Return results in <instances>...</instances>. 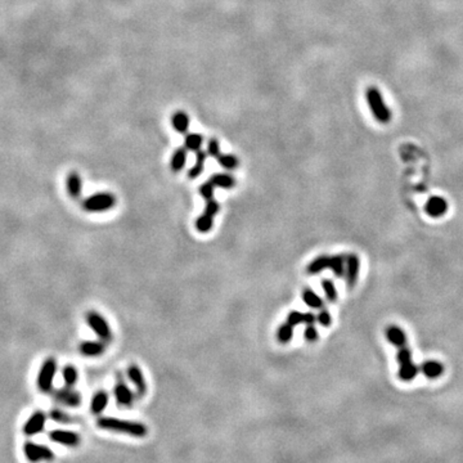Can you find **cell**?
I'll list each match as a JSON object with an SVG mask.
<instances>
[{
    "label": "cell",
    "mask_w": 463,
    "mask_h": 463,
    "mask_svg": "<svg viewBox=\"0 0 463 463\" xmlns=\"http://www.w3.org/2000/svg\"><path fill=\"white\" fill-rule=\"evenodd\" d=\"M99 429L108 430V431L119 432L125 435L133 436V438H144L147 436L148 429L146 425L138 421H130V420H121L116 417H102L97 421Z\"/></svg>",
    "instance_id": "cell-1"
},
{
    "label": "cell",
    "mask_w": 463,
    "mask_h": 463,
    "mask_svg": "<svg viewBox=\"0 0 463 463\" xmlns=\"http://www.w3.org/2000/svg\"><path fill=\"white\" fill-rule=\"evenodd\" d=\"M365 98H367L369 110L372 111V115L376 120L382 124H387L391 120V112L387 108L385 99L382 97L381 91L376 86H369L365 90Z\"/></svg>",
    "instance_id": "cell-2"
},
{
    "label": "cell",
    "mask_w": 463,
    "mask_h": 463,
    "mask_svg": "<svg viewBox=\"0 0 463 463\" xmlns=\"http://www.w3.org/2000/svg\"><path fill=\"white\" fill-rule=\"evenodd\" d=\"M117 204V198L110 192H98L89 196L82 201L81 207L86 212H106L113 209Z\"/></svg>",
    "instance_id": "cell-3"
},
{
    "label": "cell",
    "mask_w": 463,
    "mask_h": 463,
    "mask_svg": "<svg viewBox=\"0 0 463 463\" xmlns=\"http://www.w3.org/2000/svg\"><path fill=\"white\" fill-rule=\"evenodd\" d=\"M57 373V360L54 358H48L40 367L37 373V389L40 393L48 394L53 390V381Z\"/></svg>",
    "instance_id": "cell-4"
},
{
    "label": "cell",
    "mask_w": 463,
    "mask_h": 463,
    "mask_svg": "<svg viewBox=\"0 0 463 463\" xmlns=\"http://www.w3.org/2000/svg\"><path fill=\"white\" fill-rule=\"evenodd\" d=\"M86 323H88L89 328L98 336L99 340H102L103 342L112 341V331H111L110 325H108L105 316L91 310L86 314Z\"/></svg>",
    "instance_id": "cell-5"
},
{
    "label": "cell",
    "mask_w": 463,
    "mask_h": 463,
    "mask_svg": "<svg viewBox=\"0 0 463 463\" xmlns=\"http://www.w3.org/2000/svg\"><path fill=\"white\" fill-rule=\"evenodd\" d=\"M23 453H25L26 459L31 463H37L41 462V460L49 462V460L54 459L53 450L49 449L47 445H40V444L31 443V441L25 443V445H23Z\"/></svg>",
    "instance_id": "cell-6"
},
{
    "label": "cell",
    "mask_w": 463,
    "mask_h": 463,
    "mask_svg": "<svg viewBox=\"0 0 463 463\" xmlns=\"http://www.w3.org/2000/svg\"><path fill=\"white\" fill-rule=\"evenodd\" d=\"M49 439L54 443L60 444V445L68 446V448H76L80 445V436L77 435L76 432L68 431V430H53L49 432Z\"/></svg>",
    "instance_id": "cell-7"
},
{
    "label": "cell",
    "mask_w": 463,
    "mask_h": 463,
    "mask_svg": "<svg viewBox=\"0 0 463 463\" xmlns=\"http://www.w3.org/2000/svg\"><path fill=\"white\" fill-rule=\"evenodd\" d=\"M45 422H47L45 413L41 412V410H37V412H35L32 415H30L27 421L25 422V425H23V427H22L23 434H25L26 436L37 435L39 432H41L42 430H44V427H45Z\"/></svg>",
    "instance_id": "cell-8"
},
{
    "label": "cell",
    "mask_w": 463,
    "mask_h": 463,
    "mask_svg": "<svg viewBox=\"0 0 463 463\" xmlns=\"http://www.w3.org/2000/svg\"><path fill=\"white\" fill-rule=\"evenodd\" d=\"M54 399L58 403L63 404L66 407H79L81 403V395L77 391L72 390V387H63V389H58L57 391H54Z\"/></svg>",
    "instance_id": "cell-9"
},
{
    "label": "cell",
    "mask_w": 463,
    "mask_h": 463,
    "mask_svg": "<svg viewBox=\"0 0 463 463\" xmlns=\"http://www.w3.org/2000/svg\"><path fill=\"white\" fill-rule=\"evenodd\" d=\"M359 269H360V260H359L356 254H349L346 256V269H345V275H346L347 287L353 288L356 285V281L359 277Z\"/></svg>",
    "instance_id": "cell-10"
},
{
    "label": "cell",
    "mask_w": 463,
    "mask_h": 463,
    "mask_svg": "<svg viewBox=\"0 0 463 463\" xmlns=\"http://www.w3.org/2000/svg\"><path fill=\"white\" fill-rule=\"evenodd\" d=\"M113 394H115L116 401H117L120 407H131L134 404V400H135V395H134L133 391L122 381H119L116 384L115 389H113Z\"/></svg>",
    "instance_id": "cell-11"
},
{
    "label": "cell",
    "mask_w": 463,
    "mask_h": 463,
    "mask_svg": "<svg viewBox=\"0 0 463 463\" xmlns=\"http://www.w3.org/2000/svg\"><path fill=\"white\" fill-rule=\"evenodd\" d=\"M127 377H129L130 382L134 385V387L136 389V394L139 396L146 395L147 393V382H146V379H144L143 372H142L141 368L138 367L136 364H130L127 367Z\"/></svg>",
    "instance_id": "cell-12"
},
{
    "label": "cell",
    "mask_w": 463,
    "mask_h": 463,
    "mask_svg": "<svg viewBox=\"0 0 463 463\" xmlns=\"http://www.w3.org/2000/svg\"><path fill=\"white\" fill-rule=\"evenodd\" d=\"M425 209H426V212L431 218H440L448 210V202L443 197L434 196V197H431L427 201Z\"/></svg>",
    "instance_id": "cell-13"
},
{
    "label": "cell",
    "mask_w": 463,
    "mask_h": 463,
    "mask_svg": "<svg viewBox=\"0 0 463 463\" xmlns=\"http://www.w3.org/2000/svg\"><path fill=\"white\" fill-rule=\"evenodd\" d=\"M80 354L88 358H96L102 355L106 351V345L103 341H84L79 346Z\"/></svg>",
    "instance_id": "cell-14"
},
{
    "label": "cell",
    "mask_w": 463,
    "mask_h": 463,
    "mask_svg": "<svg viewBox=\"0 0 463 463\" xmlns=\"http://www.w3.org/2000/svg\"><path fill=\"white\" fill-rule=\"evenodd\" d=\"M66 188H67V193L71 198L77 200L81 196L82 191V180L81 176L79 175V172L71 171L67 176L66 180Z\"/></svg>",
    "instance_id": "cell-15"
},
{
    "label": "cell",
    "mask_w": 463,
    "mask_h": 463,
    "mask_svg": "<svg viewBox=\"0 0 463 463\" xmlns=\"http://www.w3.org/2000/svg\"><path fill=\"white\" fill-rule=\"evenodd\" d=\"M171 125L174 130H176L178 133L187 134L191 125L190 116H188L186 111H175L171 116Z\"/></svg>",
    "instance_id": "cell-16"
},
{
    "label": "cell",
    "mask_w": 463,
    "mask_h": 463,
    "mask_svg": "<svg viewBox=\"0 0 463 463\" xmlns=\"http://www.w3.org/2000/svg\"><path fill=\"white\" fill-rule=\"evenodd\" d=\"M210 181L214 184L215 188H221V190H233L237 184L236 179L228 174V172H216L212 174Z\"/></svg>",
    "instance_id": "cell-17"
},
{
    "label": "cell",
    "mask_w": 463,
    "mask_h": 463,
    "mask_svg": "<svg viewBox=\"0 0 463 463\" xmlns=\"http://www.w3.org/2000/svg\"><path fill=\"white\" fill-rule=\"evenodd\" d=\"M187 158H188V151L184 147L176 148L172 152L171 160H170V169L172 172H180L184 169L187 164Z\"/></svg>",
    "instance_id": "cell-18"
},
{
    "label": "cell",
    "mask_w": 463,
    "mask_h": 463,
    "mask_svg": "<svg viewBox=\"0 0 463 463\" xmlns=\"http://www.w3.org/2000/svg\"><path fill=\"white\" fill-rule=\"evenodd\" d=\"M108 401H110V396L106 393L105 390H99L98 393H96L91 398L90 401V412L93 414H101L103 410L107 408Z\"/></svg>",
    "instance_id": "cell-19"
},
{
    "label": "cell",
    "mask_w": 463,
    "mask_h": 463,
    "mask_svg": "<svg viewBox=\"0 0 463 463\" xmlns=\"http://www.w3.org/2000/svg\"><path fill=\"white\" fill-rule=\"evenodd\" d=\"M330 261L331 256H328V255L316 256L315 259H313L310 263L308 264V266H306V273L310 274V275H315V274L322 273L326 269H330Z\"/></svg>",
    "instance_id": "cell-20"
},
{
    "label": "cell",
    "mask_w": 463,
    "mask_h": 463,
    "mask_svg": "<svg viewBox=\"0 0 463 463\" xmlns=\"http://www.w3.org/2000/svg\"><path fill=\"white\" fill-rule=\"evenodd\" d=\"M386 337L391 344L398 347L405 346V344H407V336L404 334V331L398 326H389L386 328Z\"/></svg>",
    "instance_id": "cell-21"
},
{
    "label": "cell",
    "mask_w": 463,
    "mask_h": 463,
    "mask_svg": "<svg viewBox=\"0 0 463 463\" xmlns=\"http://www.w3.org/2000/svg\"><path fill=\"white\" fill-rule=\"evenodd\" d=\"M207 156L209 155H207L206 151L201 150V151H198V152H196V162H195V165L191 167L190 171H188V178L196 179V178H198L202 172H204Z\"/></svg>",
    "instance_id": "cell-22"
},
{
    "label": "cell",
    "mask_w": 463,
    "mask_h": 463,
    "mask_svg": "<svg viewBox=\"0 0 463 463\" xmlns=\"http://www.w3.org/2000/svg\"><path fill=\"white\" fill-rule=\"evenodd\" d=\"M421 372L426 376L427 379H438L443 375L444 367L441 363L436 360H427L421 365Z\"/></svg>",
    "instance_id": "cell-23"
},
{
    "label": "cell",
    "mask_w": 463,
    "mask_h": 463,
    "mask_svg": "<svg viewBox=\"0 0 463 463\" xmlns=\"http://www.w3.org/2000/svg\"><path fill=\"white\" fill-rule=\"evenodd\" d=\"M204 144V136L201 135L200 133H187L184 136V146L187 151L191 152H198L201 151V147Z\"/></svg>",
    "instance_id": "cell-24"
},
{
    "label": "cell",
    "mask_w": 463,
    "mask_h": 463,
    "mask_svg": "<svg viewBox=\"0 0 463 463\" xmlns=\"http://www.w3.org/2000/svg\"><path fill=\"white\" fill-rule=\"evenodd\" d=\"M302 300H304V302L311 309H318V310H319V309H323V306H325L323 299H320L311 288H305V290L302 291Z\"/></svg>",
    "instance_id": "cell-25"
},
{
    "label": "cell",
    "mask_w": 463,
    "mask_h": 463,
    "mask_svg": "<svg viewBox=\"0 0 463 463\" xmlns=\"http://www.w3.org/2000/svg\"><path fill=\"white\" fill-rule=\"evenodd\" d=\"M420 372V368L413 363V361H408V363H403L399 367V379L403 381L408 382L410 380H413L415 376Z\"/></svg>",
    "instance_id": "cell-26"
},
{
    "label": "cell",
    "mask_w": 463,
    "mask_h": 463,
    "mask_svg": "<svg viewBox=\"0 0 463 463\" xmlns=\"http://www.w3.org/2000/svg\"><path fill=\"white\" fill-rule=\"evenodd\" d=\"M330 269L334 271V274L336 277H342V275H345L346 256H344V255H334V256H331Z\"/></svg>",
    "instance_id": "cell-27"
},
{
    "label": "cell",
    "mask_w": 463,
    "mask_h": 463,
    "mask_svg": "<svg viewBox=\"0 0 463 463\" xmlns=\"http://www.w3.org/2000/svg\"><path fill=\"white\" fill-rule=\"evenodd\" d=\"M275 337H277V341L280 344H290L292 341V337H294V327L291 325H288L287 322L283 323L278 327Z\"/></svg>",
    "instance_id": "cell-28"
},
{
    "label": "cell",
    "mask_w": 463,
    "mask_h": 463,
    "mask_svg": "<svg viewBox=\"0 0 463 463\" xmlns=\"http://www.w3.org/2000/svg\"><path fill=\"white\" fill-rule=\"evenodd\" d=\"M195 226L196 229H197V232H200V233H209L212 229V226H214V216H210V215L202 212V214L196 219Z\"/></svg>",
    "instance_id": "cell-29"
},
{
    "label": "cell",
    "mask_w": 463,
    "mask_h": 463,
    "mask_svg": "<svg viewBox=\"0 0 463 463\" xmlns=\"http://www.w3.org/2000/svg\"><path fill=\"white\" fill-rule=\"evenodd\" d=\"M216 160L219 165L225 170H235L240 166V160L233 153H221Z\"/></svg>",
    "instance_id": "cell-30"
},
{
    "label": "cell",
    "mask_w": 463,
    "mask_h": 463,
    "mask_svg": "<svg viewBox=\"0 0 463 463\" xmlns=\"http://www.w3.org/2000/svg\"><path fill=\"white\" fill-rule=\"evenodd\" d=\"M62 376L63 380H65L66 386L68 387H74L76 385L77 379H79V373H77V369L74 367V365H66L65 368L62 369Z\"/></svg>",
    "instance_id": "cell-31"
},
{
    "label": "cell",
    "mask_w": 463,
    "mask_h": 463,
    "mask_svg": "<svg viewBox=\"0 0 463 463\" xmlns=\"http://www.w3.org/2000/svg\"><path fill=\"white\" fill-rule=\"evenodd\" d=\"M322 288L323 292L326 295V299L330 302H335L337 300V290L335 286L334 281L331 280H323L322 281Z\"/></svg>",
    "instance_id": "cell-32"
},
{
    "label": "cell",
    "mask_w": 463,
    "mask_h": 463,
    "mask_svg": "<svg viewBox=\"0 0 463 463\" xmlns=\"http://www.w3.org/2000/svg\"><path fill=\"white\" fill-rule=\"evenodd\" d=\"M207 155L212 158H218L221 155L220 142L216 138H210L207 142Z\"/></svg>",
    "instance_id": "cell-33"
},
{
    "label": "cell",
    "mask_w": 463,
    "mask_h": 463,
    "mask_svg": "<svg viewBox=\"0 0 463 463\" xmlns=\"http://www.w3.org/2000/svg\"><path fill=\"white\" fill-rule=\"evenodd\" d=\"M304 339L306 342H310V344H314L319 340V332L315 328V326L306 325L305 331H304Z\"/></svg>",
    "instance_id": "cell-34"
},
{
    "label": "cell",
    "mask_w": 463,
    "mask_h": 463,
    "mask_svg": "<svg viewBox=\"0 0 463 463\" xmlns=\"http://www.w3.org/2000/svg\"><path fill=\"white\" fill-rule=\"evenodd\" d=\"M286 322L291 325L292 327H296L299 325H304V313L297 310H292L287 314Z\"/></svg>",
    "instance_id": "cell-35"
},
{
    "label": "cell",
    "mask_w": 463,
    "mask_h": 463,
    "mask_svg": "<svg viewBox=\"0 0 463 463\" xmlns=\"http://www.w3.org/2000/svg\"><path fill=\"white\" fill-rule=\"evenodd\" d=\"M214 191H215V187L210 180L205 181V183L201 184V187H200V195L202 196V198L206 201L212 200V198H214Z\"/></svg>",
    "instance_id": "cell-36"
},
{
    "label": "cell",
    "mask_w": 463,
    "mask_h": 463,
    "mask_svg": "<svg viewBox=\"0 0 463 463\" xmlns=\"http://www.w3.org/2000/svg\"><path fill=\"white\" fill-rule=\"evenodd\" d=\"M220 211V204H219L218 201H215L214 198L212 200L206 201V205H205L204 212L205 214L210 215V216H216Z\"/></svg>",
    "instance_id": "cell-37"
},
{
    "label": "cell",
    "mask_w": 463,
    "mask_h": 463,
    "mask_svg": "<svg viewBox=\"0 0 463 463\" xmlns=\"http://www.w3.org/2000/svg\"><path fill=\"white\" fill-rule=\"evenodd\" d=\"M316 322L323 327H330L332 325V315L326 309H320L319 313L316 314Z\"/></svg>",
    "instance_id": "cell-38"
},
{
    "label": "cell",
    "mask_w": 463,
    "mask_h": 463,
    "mask_svg": "<svg viewBox=\"0 0 463 463\" xmlns=\"http://www.w3.org/2000/svg\"><path fill=\"white\" fill-rule=\"evenodd\" d=\"M396 359H398L399 364H403V363H408V361H412V351L405 346H401L398 351V355H396Z\"/></svg>",
    "instance_id": "cell-39"
},
{
    "label": "cell",
    "mask_w": 463,
    "mask_h": 463,
    "mask_svg": "<svg viewBox=\"0 0 463 463\" xmlns=\"http://www.w3.org/2000/svg\"><path fill=\"white\" fill-rule=\"evenodd\" d=\"M51 418L54 420L58 424H70L71 418L68 417V414H66L65 412L60 409H53L51 410Z\"/></svg>",
    "instance_id": "cell-40"
}]
</instances>
